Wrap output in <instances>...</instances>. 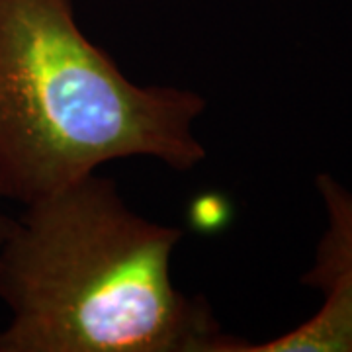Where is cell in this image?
Listing matches in <instances>:
<instances>
[{
	"label": "cell",
	"instance_id": "1",
	"mask_svg": "<svg viewBox=\"0 0 352 352\" xmlns=\"http://www.w3.org/2000/svg\"><path fill=\"white\" fill-rule=\"evenodd\" d=\"M180 239L98 173L24 206L0 243V352H229L208 300L173 282Z\"/></svg>",
	"mask_w": 352,
	"mask_h": 352
},
{
	"label": "cell",
	"instance_id": "2",
	"mask_svg": "<svg viewBox=\"0 0 352 352\" xmlns=\"http://www.w3.org/2000/svg\"><path fill=\"white\" fill-rule=\"evenodd\" d=\"M204 112L198 92L129 80L73 0H0V198L28 206L133 157L188 173Z\"/></svg>",
	"mask_w": 352,
	"mask_h": 352
},
{
	"label": "cell",
	"instance_id": "3",
	"mask_svg": "<svg viewBox=\"0 0 352 352\" xmlns=\"http://www.w3.org/2000/svg\"><path fill=\"white\" fill-rule=\"evenodd\" d=\"M323 296L321 309L300 327L258 344L237 340L229 352H352V284L335 282Z\"/></svg>",
	"mask_w": 352,
	"mask_h": 352
},
{
	"label": "cell",
	"instance_id": "4",
	"mask_svg": "<svg viewBox=\"0 0 352 352\" xmlns=\"http://www.w3.org/2000/svg\"><path fill=\"white\" fill-rule=\"evenodd\" d=\"M315 188L327 212V229L302 284L323 292L335 282L352 284V192L329 173L315 176Z\"/></svg>",
	"mask_w": 352,
	"mask_h": 352
},
{
	"label": "cell",
	"instance_id": "5",
	"mask_svg": "<svg viewBox=\"0 0 352 352\" xmlns=\"http://www.w3.org/2000/svg\"><path fill=\"white\" fill-rule=\"evenodd\" d=\"M12 221L10 217H6V215L0 214V243L4 241V237L8 235V231H10V227H12Z\"/></svg>",
	"mask_w": 352,
	"mask_h": 352
}]
</instances>
